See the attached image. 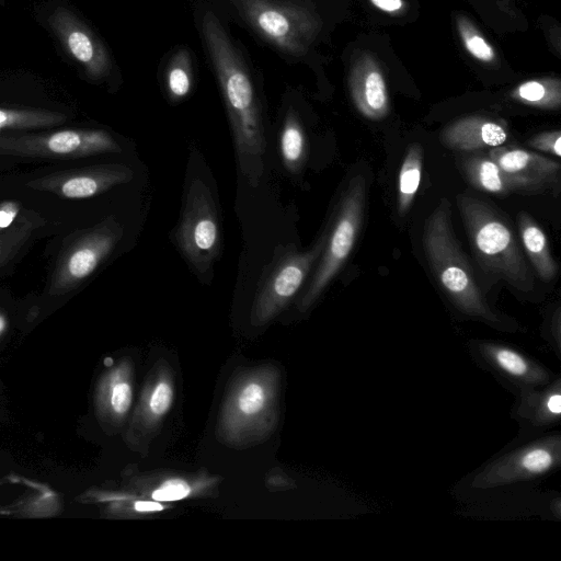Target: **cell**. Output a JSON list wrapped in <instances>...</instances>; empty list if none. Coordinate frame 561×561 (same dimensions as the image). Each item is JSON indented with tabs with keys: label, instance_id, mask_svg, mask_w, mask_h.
I'll list each match as a JSON object with an SVG mask.
<instances>
[{
	"label": "cell",
	"instance_id": "cell-27",
	"mask_svg": "<svg viewBox=\"0 0 561 561\" xmlns=\"http://www.w3.org/2000/svg\"><path fill=\"white\" fill-rule=\"evenodd\" d=\"M173 398L172 388L165 381L156 385L149 399L150 412L156 416H161L171 407Z\"/></svg>",
	"mask_w": 561,
	"mask_h": 561
},
{
	"label": "cell",
	"instance_id": "cell-2",
	"mask_svg": "<svg viewBox=\"0 0 561 561\" xmlns=\"http://www.w3.org/2000/svg\"><path fill=\"white\" fill-rule=\"evenodd\" d=\"M423 247L437 282L458 311L499 330H517L514 322L504 319L490 307L478 286L471 266L454 234L451 208L445 198L425 220Z\"/></svg>",
	"mask_w": 561,
	"mask_h": 561
},
{
	"label": "cell",
	"instance_id": "cell-19",
	"mask_svg": "<svg viewBox=\"0 0 561 561\" xmlns=\"http://www.w3.org/2000/svg\"><path fill=\"white\" fill-rule=\"evenodd\" d=\"M460 164L467 180L478 190L497 195L516 192L513 183L489 156H469Z\"/></svg>",
	"mask_w": 561,
	"mask_h": 561
},
{
	"label": "cell",
	"instance_id": "cell-6",
	"mask_svg": "<svg viewBox=\"0 0 561 561\" xmlns=\"http://www.w3.org/2000/svg\"><path fill=\"white\" fill-rule=\"evenodd\" d=\"M175 240L184 257L199 274L210 268L219 253L218 211L211 192L199 179L188 186Z\"/></svg>",
	"mask_w": 561,
	"mask_h": 561
},
{
	"label": "cell",
	"instance_id": "cell-16",
	"mask_svg": "<svg viewBox=\"0 0 561 561\" xmlns=\"http://www.w3.org/2000/svg\"><path fill=\"white\" fill-rule=\"evenodd\" d=\"M348 88L357 111L366 118L379 121L389 113V95L385 76L377 59L360 54L352 65Z\"/></svg>",
	"mask_w": 561,
	"mask_h": 561
},
{
	"label": "cell",
	"instance_id": "cell-4",
	"mask_svg": "<svg viewBox=\"0 0 561 561\" xmlns=\"http://www.w3.org/2000/svg\"><path fill=\"white\" fill-rule=\"evenodd\" d=\"M560 465L561 434L550 431L514 440L476 469L467 482L469 489L477 492L494 491L541 480L557 471Z\"/></svg>",
	"mask_w": 561,
	"mask_h": 561
},
{
	"label": "cell",
	"instance_id": "cell-24",
	"mask_svg": "<svg viewBox=\"0 0 561 561\" xmlns=\"http://www.w3.org/2000/svg\"><path fill=\"white\" fill-rule=\"evenodd\" d=\"M456 24L462 46L471 57L490 65L496 61L494 47L467 15L458 14Z\"/></svg>",
	"mask_w": 561,
	"mask_h": 561
},
{
	"label": "cell",
	"instance_id": "cell-30",
	"mask_svg": "<svg viewBox=\"0 0 561 561\" xmlns=\"http://www.w3.org/2000/svg\"><path fill=\"white\" fill-rule=\"evenodd\" d=\"M190 494L188 485L181 480H170L164 482L153 493L152 497L157 501H178Z\"/></svg>",
	"mask_w": 561,
	"mask_h": 561
},
{
	"label": "cell",
	"instance_id": "cell-11",
	"mask_svg": "<svg viewBox=\"0 0 561 561\" xmlns=\"http://www.w3.org/2000/svg\"><path fill=\"white\" fill-rule=\"evenodd\" d=\"M469 348L474 362L514 394L545 386L557 376L538 360L502 342L471 341Z\"/></svg>",
	"mask_w": 561,
	"mask_h": 561
},
{
	"label": "cell",
	"instance_id": "cell-20",
	"mask_svg": "<svg viewBox=\"0 0 561 561\" xmlns=\"http://www.w3.org/2000/svg\"><path fill=\"white\" fill-rule=\"evenodd\" d=\"M510 96L528 106L558 110L561 105V81L557 77L530 79L515 87Z\"/></svg>",
	"mask_w": 561,
	"mask_h": 561
},
{
	"label": "cell",
	"instance_id": "cell-13",
	"mask_svg": "<svg viewBox=\"0 0 561 561\" xmlns=\"http://www.w3.org/2000/svg\"><path fill=\"white\" fill-rule=\"evenodd\" d=\"M515 397L511 413L519 426L515 440L541 435L560 424L561 378L559 375L545 386L519 390Z\"/></svg>",
	"mask_w": 561,
	"mask_h": 561
},
{
	"label": "cell",
	"instance_id": "cell-7",
	"mask_svg": "<svg viewBox=\"0 0 561 561\" xmlns=\"http://www.w3.org/2000/svg\"><path fill=\"white\" fill-rule=\"evenodd\" d=\"M255 30L279 49L302 54L316 37L320 21L310 10L285 0H240Z\"/></svg>",
	"mask_w": 561,
	"mask_h": 561
},
{
	"label": "cell",
	"instance_id": "cell-15",
	"mask_svg": "<svg viewBox=\"0 0 561 561\" xmlns=\"http://www.w3.org/2000/svg\"><path fill=\"white\" fill-rule=\"evenodd\" d=\"M488 156L501 168L516 192H541L560 176L558 161L531 151L497 146Z\"/></svg>",
	"mask_w": 561,
	"mask_h": 561
},
{
	"label": "cell",
	"instance_id": "cell-33",
	"mask_svg": "<svg viewBox=\"0 0 561 561\" xmlns=\"http://www.w3.org/2000/svg\"><path fill=\"white\" fill-rule=\"evenodd\" d=\"M19 205L15 203H3L0 205V230L12 225L19 213Z\"/></svg>",
	"mask_w": 561,
	"mask_h": 561
},
{
	"label": "cell",
	"instance_id": "cell-1",
	"mask_svg": "<svg viewBox=\"0 0 561 561\" xmlns=\"http://www.w3.org/2000/svg\"><path fill=\"white\" fill-rule=\"evenodd\" d=\"M202 35L231 124L240 170L255 187L263 173L265 137L254 85L239 50L210 11L203 16Z\"/></svg>",
	"mask_w": 561,
	"mask_h": 561
},
{
	"label": "cell",
	"instance_id": "cell-26",
	"mask_svg": "<svg viewBox=\"0 0 561 561\" xmlns=\"http://www.w3.org/2000/svg\"><path fill=\"white\" fill-rule=\"evenodd\" d=\"M266 390L259 382H249L240 389L237 397V408L243 416L257 415L266 404Z\"/></svg>",
	"mask_w": 561,
	"mask_h": 561
},
{
	"label": "cell",
	"instance_id": "cell-34",
	"mask_svg": "<svg viewBox=\"0 0 561 561\" xmlns=\"http://www.w3.org/2000/svg\"><path fill=\"white\" fill-rule=\"evenodd\" d=\"M135 508L138 512H157L163 510V506L157 502L138 501Z\"/></svg>",
	"mask_w": 561,
	"mask_h": 561
},
{
	"label": "cell",
	"instance_id": "cell-9",
	"mask_svg": "<svg viewBox=\"0 0 561 561\" xmlns=\"http://www.w3.org/2000/svg\"><path fill=\"white\" fill-rule=\"evenodd\" d=\"M328 233L324 231L307 251L287 249L268 266L255 298L259 319H267L283 309L298 293L323 251Z\"/></svg>",
	"mask_w": 561,
	"mask_h": 561
},
{
	"label": "cell",
	"instance_id": "cell-28",
	"mask_svg": "<svg viewBox=\"0 0 561 561\" xmlns=\"http://www.w3.org/2000/svg\"><path fill=\"white\" fill-rule=\"evenodd\" d=\"M561 133L560 130L543 131L535 135L528 140L529 147L553 154L556 157L561 156Z\"/></svg>",
	"mask_w": 561,
	"mask_h": 561
},
{
	"label": "cell",
	"instance_id": "cell-8",
	"mask_svg": "<svg viewBox=\"0 0 561 561\" xmlns=\"http://www.w3.org/2000/svg\"><path fill=\"white\" fill-rule=\"evenodd\" d=\"M121 150L112 135L100 129L0 136V153L16 157L73 159Z\"/></svg>",
	"mask_w": 561,
	"mask_h": 561
},
{
	"label": "cell",
	"instance_id": "cell-25",
	"mask_svg": "<svg viewBox=\"0 0 561 561\" xmlns=\"http://www.w3.org/2000/svg\"><path fill=\"white\" fill-rule=\"evenodd\" d=\"M170 94L175 99L184 98L191 90L192 77L188 61L184 54H179L170 66L167 75Z\"/></svg>",
	"mask_w": 561,
	"mask_h": 561
},
{
	"label": "cell",
	"instance_id": "cell-14",
	"mask_svg": "<svg viewBox=\"0 0 561 561\" xmlns=\"http://www.w3.org/2000/svg\"><path fill=\"white\" fill-rule=\"evenodd\" d=\"M49 25L71 56L90 77L99 79L108 73V54L99 38L71 11L57 8L48 18Z\"/></svg>",
	"mask_w": 561,
	"mask_h": 561
},
{
	"label": "cell",
	"instance_id": "cell-10",
	"mask_svg": "<svg viewBox=\"0 0 561 561\" xmlns=\"http://www.w3.org/2000/svg\"><path fill=\"white\" fill-rule=\"evenodd\" d=\"M123 232L121 224L107 217L76 239L58 261L50 294H64L78 287L110 255Z\"/></svg>",
	"mask_w": 561,
	"mask_h": 561
},
{
	"label": "cell",
	"instance_id": "cell-21",
	"mask_svg": "<svg viewBox=\"0 0 561 561\" xmlns=\"http://www.w3.org/2000/svg\"><path fill=\"white\" fill-rule=\"evenodd\" d=\"M423 167V148L411 144L399 172L398 211L403 216L411 207L419 190Z\"/></svg>",
	"mask_w": 561,
	"mask_h": 561
},
{
	"label": "cell",
	"instance_id": "cell-18",
	"mask_svg": "<svg viewBox=\"0 0 561 561\" xmlns=\"http://www.w3.org/2000/svg\"><path fill=\"white\" fill-rule=\"evenodd\" d=\"M519 236L525 252L538 276L551 280L558 272V264L552 257L545 232L527 214L518 215Z\"/></svg>",
	"mask_w": 561,
	"mask_h": 561
},
{
	"label": "cell",
	"instance_id": "cell-3",
	"mask_svg": "<svg viewBox=\"0 0 561 561\" xmlns=\"http://www.w3.org/2000/svg\"><path fill=\"white\" fill-rule=\"evenodd\" d=\"M457 203L480 266L520 291H531L533 273L506 220L491 205L469 194H459Z\"/></svg>",
	"mask_w": 561,
	"mask_h": 561
},
{
	"label": "cell",
	"instance_id": "cell-35",
	"mask_svg": "<svg viewBox=\"0 0 561 561\" xmlns=\"http://www.w3.org/2000/svg\"><path fill=\"white\" fill-rule=\"evenodd\" d=\"M5 325H7V322H5V319L4 317H2L0 314V334L3 332V330L5 329Z\"/></svg>",
	"mask_w": 561,
	"mask_h": 561
},
{
	"label": "cell",
	"instance_id": "cell-32",
	"mask_svg": "<svg viewBox=\"0 0 561 561\" xmlns=\"http://www.w3.org/2000/svg\"><path fill=\"white\" fill-rule=\"evenodd\" d=\"M378 10L389 14H401L407 8L404 0H368Z\"/></svg>",
	"mask_w": 561,
	"mask_h": 561
},
{
	"label": "cell",
	"instance_id": "cell-23",
	"mask_svg": "<svg viewBox=\"0 0 561 561\" xmlns=\"http://www.w3.org/2000/svg\"><path fill=\"white\" fill-rule=\"evenodd\" d=\"M66 119L67 116L59 112L0 107V133L9 129L47 128L64 124Z\"/></svg>",
	"mask_w": 561,
	"mask_h": 561
},
{
	"label": "cell",
	"instance_id": "cell-5",
	"mask_svg": "<svg viewBox=\"0 0 561 561\" xmlns=\"http://www.w3.org/2000/svg\"><path fill=\"white\" fill-rule=\"evenodd\" d=\"M365 203V178L355 175L340 198L317 268L299 299L301 310L311 307L320 297L351 254L363 222Z\"/></svg>",
	"mask_w": 561,
	"mask_h": 561
},
{
	"label": "cell",
	"instance_id": "cell-29",
	"mask_svg": "<svg viewBox=\"0 0 561 561\" xmlns=\"http://www.w3.org/2000/svg\"><path fill=\"white\" fill-rule=\"evenodd\" d=\"M28 234L30 229L26 222H23L19 228L16 227L0 237V265L11 253L15 252L16 247H19Z\"/></svg>",
	"mask_w": 561,
	"mask_h": 561
},
{
	"label": "cell",
	"instance_id": "cell-22",
	"mask_svg": "<svg viewBox=\"0 0 561 561\" xmlns=\"http://www.w3.org/2000/svg\"><path fill=\"white\" fill-rule=\"evenodd\" d=\"M280 154L286 169L298 172L307 156L306 135L295 112L288 111L280 133Z\"/></svg>",
	"mask_w": 561,
	"mask_h": 561
},
{
	"label": "cell",
	"instance_id": "cell-12",
	"mask_svg": "<svg viewBox=\"0 0 561 561\" xmlns=\"http://www.w3.org/2000/svg\"><path fill=\"white\" fill-rule=\"evenodd\" d=\"M131 178L130 168L112 163L51 173L27 182L26 186L49 192L62 198L83 199L129 182Z\"/></svg>",
	"mask_w": 561,
	"mask_h": 561
},
{
	"label": "cell",
	"instance_id": "cell-17",
	"mask_svg": "<svg viewBox=\"0 0 561 561\" xmlns=\"http://www.w3.org/2000/svg\"><path fill=\"white\" fill-rule=\"evenodd\" d=\"M507 139L506 129L497 122L482 116H467L446 126L440 133L444 146L457 150L497 147Z\"/></svg>",
	"mask_w": 561,
	"mask_h": 561
},
{
	"label": "cell",
	"instance_id": "cell-31",
	"mask_svg": "<svg viewBox=\"0 0 561 561\" xmlns=\"http://www.w3.org/2000/svg\"><path fill=\"white\" fill-rule=\"evenodd\" d=\"M133 392L129 383L127 382H117L111 393V405L113 410L118 413H125L131 403Z\"/></svg>",
	"mask_w": 561,
	"mask_h": 561
}]
</instances>
